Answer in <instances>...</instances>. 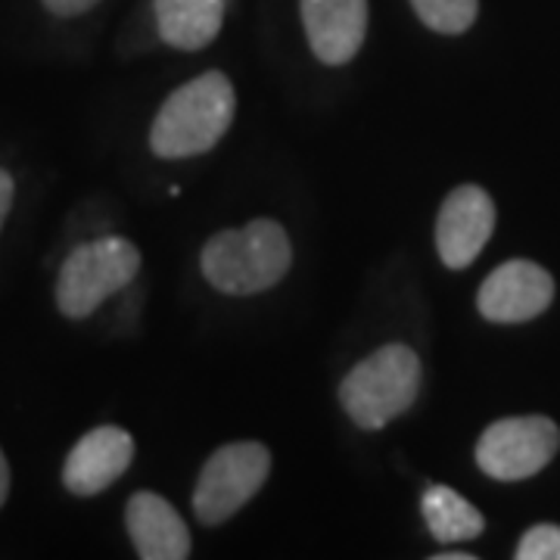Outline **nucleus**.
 <instances>
[{
	"mask_svg": "<svg viewBox=\"0 0 560 560\" xmlns=\"http://www.w3.org/2000/svg\"><path fill=\"white\" fill-rule=\"evenodd\" d=\"M293 243L275 219L246 221L212 234L200 253V271L224 296H256L290 275Z\"/></svg>",
	"mask_w": 560,
	"mask_h": 560,
	"instance_id": "obj_1",
	"label": "nucleus"
},
{
	"mask_svg": "<svg viewBox=\"0 0 560 560\" xmlns=\"http://www.w3.org/2000/svg\"><path fill=\"white\" fill-rule=\"evenodd\" d=\"M237 109L234 84L224 72L184 81L160 106L150 128V150L160 160H190L209 153L228 135Z\"/></svg>",
	"mask_w": 560,
	"mask_h": 560,
	"instance_id": "obj_2",
	"label": "nucleus"
},
{
	"mask_svg": "<svg viewBox=\"0 0 560 560\" xmlns=\"http://www.w3.org/2000/svg\"><path fill=\"white\" fill-rule=\"evenodd\" d=\"M420 381L418 352L405 342H389L342 377V411L359 430H383L418 401Z\"/></svg>",
	"mask_w": 560,
	"mask_h": 560,
	"instance_id": "obj_3",
	"label": "nucleus"
},
{
	"mask_svg": "<svg viewBox=\"0 0 560 560\" xmlns=\"http://www.w3.org/2000/svg\"><path fill=\"white\" fill-rule=\"evenodd\" d=\"M140 249L125 237H97L75 246L57 278V308L69 320L91 318L109 296L140 275Z\"/></svg>",
	"mask_w": 560,
	"mask_h": 560,
	"instance_id": "obj_4",
	"label": "nucleus"
},
{
	"mask_svg": "<svg viewBox=\"0 0 560 560\" xmlns=\"http://www.w3.org/2000/svg\"><path fill=\"white\" fill-rule=\"evenodd\" d=\"M271 477V452L256 440L228 442L202 464L194 486V514L202 526H221L241 514Z\"/></svg>",
	"mask_w": 560,
	"mask_h": 560,
	"instance_id": "obj_5",
	"label": "nucleus"
},
{
	"mask_svg": "<svg viewBox=\"0 0 560 560\" xmlns=\"http://www.w3.org/2000/svg\"><path fill=\"white\" fill-rule=\"evenodd\" d=\"M560 448L558 423L545 415L501 418L482 430L477 464L492 480H529L541 474Z\"/></svg>",
	"mask_w": 560,
	"mask_h": 560,
	"instance_id": "obj_6",
	"label": "nucleus"
},
{
	"mask_svg": "<svg viewBox=\"0 0 560 560\" xmlns=\"http://www.w3.org/2000/svg\"><path fill=\"white\" fill-rule=\"evenodd\" d=\"M495 231V202L480 184H460L440 206L436 249L445 268L464 271L480 259Z\"/></svg>",
	"mask_w": 560,
	"mask_h": 560,
	"instance_id": "obj_7",
	"label": "nucleus"
},
{
	"mask_svg": "<svg viewBox=\"0 0 560 560\" xmlns=\"http://www.w3.org/2000/svg\"><path fill=\"white\" fill-rule=\"evenodd\" d=\"M555 278L529 259H511L482 280L477 308L492 324H523L548 312Z\"/></svg>",
	"mask_w": 560,
	"mask_h": 560,
	"instance_id": "obj_8",
	"label": "nucleus"
},
{
	"mask_svg": "<svg viewBox=\"0 0 560 560\" xmlns=\"http://www.w3.org/2000/svg\"><path fill=\"white\" fill-rule=\"evenodd\" d=\"M135 460V440L128 430L103 423L84 433L62 464V486L75 499H91L106 492Z\"/></svg>",
	"mask_w": 560,
	"mask_h": 560,
	"instance_id": "obj_9",
	"label": "nucleus"
},
{
	"mask_svg": "<svg viewBox=\"0 0 560 560\" xmlns=\"http://www.w3.org/2000/svg\"><path fill=\"white\" fill-rule=\"evenodd\" d=\"M312 54L324 66H346L359 57L368 35V0H300Z\"/></svg>",
	"mask_w": 560,
	"mask_h": 560,
	"instance_id": "obj_10",
	"label": "nucleus"
},
{
	"mask_svg": "<svg viewBox=\"0 0 560 560\" xmlns=\"http://www.w3.org/2000/svg\"><path fill=\"white\" fill-rule=\"evenodd\" d=\"M125 529L143 560H184L190 558L194 541L190 529L172 508V501L156 492H135L125 508Z\"/></svg>",
	"mask_w": 560,
	"mask_h": 560,
	"instance_id": "obj_11",
	"label": "nucleus"
},
{
	"mask_svg": "<svg viewBox=\"0 0 560 560\" xmlns=\"http://www.w3.org/2000/svg\"><path fill=\"white\" fill-rule=\"evenodd\" d=\"M160 38L175 50H202L219 38L224 0H153Z\"/></svg>",
	"mask_w": 560,
	"mask_h": 560,
	"instance_id": "obj_12",
	"label": "nucleus"
},
{
	"mask_svg": "<svg viewBox=\"0 0 560 560\" xmlns=\"http://www.w3.org/2000/svg\"><path fill=\"white\" fill-rule=\"evenodd\" d=\"M420 514L427 521L430 536L442 545L474 541L486 529L480 511L448 486H427L420 495Z\"/></svg>",
	"mask_w": 560,
	"mask_h": 560,
	"instance_id": "obj_13",
	"label": "nucleus"
},
{
	"mask_svg": "<svg viewBox=\"0 0 560 560\" xmlns=\"http://www.w3.org/2000/svg\"><path fill=\"white\" fill-rule=\"evenodd\" d=\"M418 20L440 35H464L480 13V0H411Z\"/></svg>",
	"mask_w": 560,
	"mask_h": 560,
	"instance_id": "obj_14",
	"label": "nucleus"
},
{
	"mask_svg": "<svg viewBox=\"0 0 560 560\" xmlns=\"http://www.w3.org/2000/svg\"><path fill=\"white\" fill-rule=\"evenodd\" d=\"M517 560H560V526L536 523L521 536Z\"/></svg>",
	"mask_w": 560,
	"mask_h": 560,
	"instance_id": "obj_15",
	"label": "nucleus"
},
{
	"mask_svg": "<svg viewBox=\"0 0 560 560\" xmlns=\"http://www.w3.org/2000/svg\"><path fill=\"white\" fill-rule=\"evenodd\" d=\"M101 0H44L47 13L60 16V20H72V16H81L88 10H94Z\"/></svg>",
	"mask_w": 560,
	"mask_h": 560,
	"instance_id": "obj_16",
	"label": "nucleus"
},
{
	"mask_svg": "<svg viewBox=\"0 0 560 560\" xmlns=\"http://www.w3.org/2000/svg\"><path fill=\"white\" fill-rule=\"evenodd\" d=\"M13 197H16V180L7 168H0V228H3V221L13 209Z\"/></svg>",
	"mask_w": 560,
	"mask_h": 560,
	"instance_id": "obj_17",
	"label": "nucleus"
},
{
	"mask_svg": "<svg viewBox=\"0 0 560 560\" xmlns=\"http://www.w3.org/2000/svg\"><path fill=\"white\" fill-rule=\"evenodd\" d=\"M7 495H10V464H7L3 452H0V508H3Z\"/></svg>",
	"mask_w": 560,
	"mask_h": 560,
	"instance_id": "obj_18",
	"label": "nucleus"
},
{
	"mask_svg": "<svg viewBox=\"0 0 560 560\" xmlns=\"http://www.w3.org/2000/svg\"><path fill=\"white\" fill-rule=\"evenodd\" d=\"M433 560H474L470 551H445V555H433Z\"/></svg>",
	"mask_w": 560,
	"mask_h": 560,
	"instance_id": "obj_19",
	"label": "nucleus"
}]
</instances>
